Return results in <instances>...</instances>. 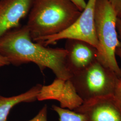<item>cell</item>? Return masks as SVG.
Masks as SVG:
<instances>
[{"label": "cell", "mask_w": 121, "mask_h": 121, "mask_svg": "<svg viewBox=\"0 0 121 121\" xmlns=\"http://www.w3.org/2000/svg\"><path fill=\"white\" fill-rule=\"evenodd\" d=\"M52 108L58 114L59 121H86V117L82 113L62 108L55 105H52Z\"/></svg>", "instance_id": "12"}, {"label": "cell", "mask_w": 121, "mask_h": 121, "mask_svg": "<svg viewBox=\"0 0 121 121\" xmlns=\"http://www.w3.org/2000/svg\"><path fill=\"white\" fill-rule=\"evenodd\" d=\"M113 95L121 108V72L116 86H115Z\"/></svg>", "instance_id": "15"}, {"label": "cell", "mask_w": 121, "mask_h": 121, "mask_svg": "<svg viewBox=\"0 0 121 121\" xmlns=\"http://www.w3.org/2000/svg\"><path fill=\"white\" fill-rule=\"evenodd\" d=\"M65 49L67 52L66 65L71 75L85 69L97 60V49L85 42L66 39Z\"/></svg>", "instance_id": "7"}, {"label": "cell", "mask_w": 121, "mask_h": 121, "mask_svg": "<svg viewBox=\"0 0 121 121\" xmlns=\"http://www.w3.org/2000/svg\"><path fill=\"white\" fill-rule=\"evenodd\" d=\"M67 53L65 48H50L34 41L26 25L9 30L0 38V54L10 64L32 62L41 72L49 69L56 78L65 80L72 76L66 65Z\"/></svg>", "instance_id": "1"}, {"label": "cell", "mask_w": 121, "mask_h": 121, "mask_svg": "<svg viewBox=\"0 0 121 121\" xmlns=\"http://www.w3.org/2000/svg\"><path fill=\"white\" fill-rule=\"evenodd\" d=\"M96 0H88L81 14L67 29L56 35L38 39L35 42L45 46L61 39H75L89 43L97 49L98 42L95 32V13Z\"/></svg>", "instance_id": "5"}, {"label": "cell", "mask_w": 121, "mask_h": 121, "mask_svg": "<svg viewBox=\"0 0 121 121\" xmlns=\"http://www.w3.org/2000/svg\"><path fill=\"white\" fill-rule=\"evenodd\" d=\"M119 77L96 60L85 69L73 74L69 80L84 102L113 94Z\"/></svg>", "instance_id": "4"}, {"label": "cell", "mask_w": 121, "mask_h": 121, "mask_svg": "<svg viewBox=\"0 0 121 121\" xmlns=\"http://www.w3.org/2000/svg\"><path fill=\"white\" fill-rule=\"evenodd\" d=\"M48 109L47 105H45L41 108L35 116L28 121H48L47 120Z\"/></svg>", "instance_id": "13"}, {"label": "cell", "mask_w": 121, "mask_h": 121, "mask_svg": "<svg viewBox=\"0 0 121 121\" xmlns=\"http://www.w3.org/2000/svg\"><path fill=\"white\" fill-rule=\"evenodd\" d=\"M116 27H117V32L118 34V38L120 42V46L117 48L116 55L119 57V58L121 60V19L117 18V23H116Z\"/></svg>", "instance_id": "16"}, {"label": "cell", "mask_w": 121, "mask_h": 121, "mask_svg": "<svg viewBox=\"0 0 121 121\" xmlns=\"http://www.w3.org/2000/svg\"><path fill=\"white\" fill-rule=\"evenodd\" d=\"M58 101L61 108L71 110L78 108L83 103V100L78 94L73 83L69 79L65 81L63 90Z\"/></svg>", "instance_id": "10"}, {"label": "cell", "mask_w": 121, "mask_h": 121, "mask_svg": "<svg viewBox=\"0 0 121 121\" xmlns=\"http://www.w3.org/2000/svg\"><path fill=\"white\" fill-rule=\"evenodd\" d=\"M66 80L56 78L49 85L42 86L37 97V100L43 101L54 99L58 101L61 95Z\"/></svg>", "instance_id": "11"}, {"label": "cell", "mask_w": 121, "mask_h": 121, "mask_svg": "<svg viewBox=\"0 0 121 121\" xmlns=\"http://www.w3.org/2000/svg\"><path fill=\"white\" fill-rule=\"evenodd\" d=\"M81 12L68 0H33L26 25L35 41L66 30Z\"/></svg>", "instance_id": "2"}, {"label": "cell", "mask_w": 121, "mask_h": 121, "mask_svg": "<svg viewBox=\"0 0 121 121\" xmlns=\"http://www.w3.org/2000/svg\"><path fill=\"white\" fill-rule=\"evenodd\" d=\"M33 0H0V38L9 30L17 28L28 15Z\"/></svg>", "instance_id": "8"}, {"label": "cell", "mask_w": 121, "mask_h": 121, "mask_svg": "<svg viewBox=\"0 0 121 121\" xmlns=\"http://www.w3.org/2000/svg\"><path fill=\"white\" fill-rule=\"evenodd\" d=\"M111 6L117 18L121 19V0H107Z\"/></svg>", "instance_id": "14"}, {"label": "cell", "mask_w": 121, "mask_h": 121, "mask_svg": "<svg viewBox=\"0 0 121 121\" xmlns=\"http://www.w3.org/2000/svg\"><path fill=\"white\" fill-rule=\"evenodd\" d=\"M74 4L78 9L82 11L86 6V2L85 0H68Z\"/></svg>", "instance_id": "17"}, {"label": "cell", "mask_w": 121, "mask_h": 121, "mask_svg": "<svg viewBox=\"0 0 121 121\" xmlns=\"http://www.w3.org/2000/svg\"><path fill=\"white\" fill-rule=\"evenodd\" d=\"M74 111L84 114L86 121H121V108L113 94L83 102Z\"/></svg>", "instance_id": "6"}, {"label": "cell", "mask_w": 121, "mask_h": 121, "mask_svg": "<svg viewBox=\"0 0 121 121\" xmlns=\"http://www.w3.org/2000/svg\"><path fill=\"white\" fill-rule=\"evenodd\" d=\"M42 85L37 84L26 92L11 97L0 95V121H8L7 117L11 110L21 103H29L37 100V97Z\"/></svg>", "instance_id": "9"}, {"label": "cell", "mask_w": 121, "mask_h": 121, "mask_svg": "<svg viewBox=\"0 0 121 121\" xmlns=\"http://www.w3.org/2000/svg\"><path fill=\"white\" fill-rule=\"evenodd\" d=\"M9 65H10V63L7 59L0 54V68Z\"/></svg>", "instance_id": "18"}, {"label": "cell", "mask_w": 121, "mask_h": 121, "mask_svg": "<svg viewBox=\"0 0 121 121\" xmlns=\"http://www.w3.org/2000/svg\"><path fill=\"white\" fill-rule=\"evenodd\" d=\"M117 18L107 0H96L95 26L98 42L97 60L119 76L121 68L116 55L117 48L120 46L116 27Z\"/></svg>", "instance_id": "3"}]
</instances>
